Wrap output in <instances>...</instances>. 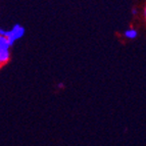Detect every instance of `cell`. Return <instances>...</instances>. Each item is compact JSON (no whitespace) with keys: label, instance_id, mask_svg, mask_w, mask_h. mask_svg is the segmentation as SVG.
<instances>
[{"label":"cell","instance_id":"cell-2","mask_svg":"<svg viewBox=\"0 0 146 146\" xmlns=\"http://www.w3.org/2000/svg\"><path fill=\"white\" fill-rule=\"evenodd\" d=\"M9 59V51L8 50H0V62H6Z\"/></svg>","mask_w":146,"mask_h":146},{"label":"cell","instance_id":"cell-3","mask_svg":"<svg viewBox=\"0 0 146 146\" xmlns=\"http://www.w3.org/2000/svg\"><path fill=\"white\" fill-rule=\"evenodd\" d=\"M8 48H9V45L6 38L0 36V50H8Z\"/></svg>","mask_w":146,"mask_h":146},{"label":"cell","instance_id":"cell-5","mask_svg":"<svg viewBox=\"0 0 146 146\" xmlns=\"http://www.w3.org/2000/svg\"><path fill=\"white\" fill-rule=\"evenodd\" d=\"M58 87L59 88H62L63 87V84H58Z\"/></svg>","mask_w":146,"mask_h":146},{"label":"cell","instance_id":"cell-4","mask_svg":"<svg viewBox=\"0 0 146 146\" xmlns=\"http://www.w3.org/2000/svg\"><path fill=\"white\" fill-rule=\"evenodd\" d=\"M125 35H126V37H128V38H130V39H135L137 37V32L135 31V30H128V31H126V33H125Z\"/></svg>","mask_w":146,"mask_h":146},{"label":"cell","instance_id":"cell-1","mask_svg":"<svg viewBox=\"0 0 146 146\" xmlns=\"http://www.w3.org/2000/svg\"><path fill=\"white\" fill-rule=\"evenodd\" d=\"M24 33H25L24 28L21 27L20 25H15V27H13V29L10 31V36L13 37L15 40H17V39H20L21 37H23Z\"/></svg>","mask_w":146,"mask_h":146}]
</instances>
